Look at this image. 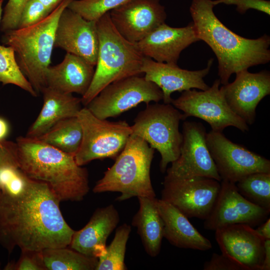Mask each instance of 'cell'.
<instances>
[{"instance_id": "cell-1", "label": "cell", "mask_w": 270, "mask_h": 270, "mask_svg": "<svg viewBox=\"0 0 270 270\" xmlns=\"http://www.w3.org/2000/svg\"><path fill=\"white\" fill-rule=\"evenodd\" d=\"M60 200L46 184L28 178L14 195L0 192V244L10 254L16 248L40 252L68 246L75 232L66 222Z\"/></svg>"}, {"instance_id": "cell-2", "label": "cell", "mask_w": 270, "mask_h": 270, "mask_svg": "<svg viewBox=\"0 0 270 270\" xmlns=\"http://www.w3.org/2000/svg\"><path fill=\"white\" fill-rule=\"evenodd\" d=\"M212 0H192L190 12L196 36L212 50L218 61L220 84L228 83L232 74L270 61V38L242 37L216 17Z\"/></svg>"}, {"instance_id": "cell-3", "label": "cell", "mask_w": 270, "mask_h": 270, "mask_svg": "<svg viewBox=\"0 0 270 270\" xmlns=\"http://www.w3.org/2000/svg\"><path fill=\"white\" fill-rule=\"evenodd\" d=\"M16 142L18 165L26 176L48 185L60 202L83 200L90 190L88 172L74 156L37 138L20 136Z\"/></svg>"}, {"instance_id": "cell-4", "label": "cell", "mask_w": 270, "mask_h": 270, "mask_svg": "<svg viewBox=\"0 0 270 270\" xmlns=\"http://www.w3.org/2000/svg\"><path fill=\"white\" fill-rule=\"evenodd\" d=\"M98 51L92 82L81 98L86 106L106 86L118 80L142 73L144 56L137 42H130L116 30L109 12L96 21Z\"/></svg>"}, {"instance_id": "cell-5", "label": "cell", "mask_w": 270, "mask_h": 270, "mask_svg": "<svg viewBox=\"0 0 270 270\" xmlns=\"http://www.w3.org/2000/svg\"><path fill=\"white\" fill-rule=\"evenodd\" d=\"M72 0H64L42 21L6 32L3 36L4 43L13 48L20 70L38 94L46 87L45 73L50 66L58 19Z\"/></svg>"}, {"instance_id": "cell-6", "label": "cell", "mask_w": 270, "mask_h": 270, "mask_svg": "<svg viewBox=\"0 0 270 270\" xmlns=\"http://www.w3.org/2000/svg\"><path fill=\"white\" fill-rule=\"evenodd\" d=\"M154 150L140 138L131 134L114 164L93 188L94 193L120 192L116 200L132 197L156 198L150 175Z\"/></svg>"}, {"instance_id": "cell-7", "label": "cell", "mask_w": 270, "mask_h": 270, "mask_svg": "<svg viewBox=\"0 0 270 270\" xmlns=\"http://www.w3.org/2000/svg\"><path fill=\"white\" fill-rule=\"evenodd\" d=\"M181 120H184L183 114L171 104L156 102L147 104L139 112L130 126L132 134L140 138L160 152V168L162 173L168 164L180 156L182 140L179 130Z\"/></svg>"}, {"instance_id": "cell-8", "label": "cell", "mask_w": 270, "mask_h": 270, "mask_svg": "<svg viewBox=\"0 0 270 270\" xmlns=\"http://www.w3.org/2000/svg\"><path fill=\"white\" fill-rule=\"evenodd\" d=\"M78 118L82 129V138L74 157L80 166L95 160H115L132 134L130 126L126 121L99 118L86 106L81 109Z\"/></svg>"}, {"instance_id": "cell-9", "label": "cell", "mask_w": 270, "mask_h": 270, "mask_svg": "<svg viewBox=\"0 0 270 270\" xmlns=\"http://www.w3.org/2000/svg\"><path fill=\"white\" fill-rule=\"evenodd\" d=\"M162 90L144 76H134L113 82L103 88L86 106L100 119L118 116L144 102L162 100Z\"/></svg>"}, {"instance_id": "cell-10", "label": "cell", "mask_w": 270, "mask_h": 270, "mask_svg": "<svg viewBox=\"0 0 270 270\" xmlns=\"http://www.w3.org/2000/svg\"><path fill=\"white\" fill-rule=\"evenodd\" d=\"M220 84L217 79L206 90L197 91L192 88L184 91L170 104L183 112L184 120L190 116L200 118L208 123L214 132H222L230 126L242 132L248 131V124L228 104Z\"/></svg>"}, {"instance_id": "cell-11", "label": "cell", "mask_w": 270, "mask_h": 270, "mask_svg": "<svg viewBox=\"0 0 270 270\" xmlns=\"http://www.w3.org/2000/svg\"><path fill=\"white\" fill-rule=\"evenodd\" d=\"M204 176L176 178L166 176L162 200L170 204L188 218L205 220L220 190V182Z\"/></svg>"}, {"instance_id": "cell-12", "label": "cell", "mask_w": 270, "mask_h": 270, "mask_svg": "<svg viewBox=\"0 0 270 270\" xmlns=\"http://www.w3.org/2000/svg\"><path fill=\"white\" fill-rule=\"evenodd\" d=\"M206 140L222 180L236 184L252 173L270 172L269 160L230 141L222 132L211 130Z\"/></svg>"}, {"instance_id": "cell-13", "label": "cell", "mask_w": 270, "mask_h": 270, "mask_svg": "<svg viewBox=\"0 0 270 270\" xmlns=\"http://www.w3.org/2000/svg\"><path fill=\"white\" fill-rule=\"evenodd\" d=\"M182 134L180 156L166 169V176L182 178L204 176L221 182L207 146L204 126L200 122L186 121Z\"/></svg>"}, {"instance_id": "cell-14", "label": "cell", "mask_w": 270, "mask_h": 270, "mask_svg": "<svg viewBox=\"0 0 270 270\" xmlns=\"http://www.w3.org/2000/svg\"><path fill=\"white\" fill-rule=\"evenodd\" d=\"M270 210L248 200L238 192L234 183L222 180L220 190L215 204L204 227L211 230L236 224L254 226L267 218Z\"/></svg>"}, {"instance_id": "cell-15", "label": "cell", "mask_w": 270, "mask_h": 270, "mask_svg": "<svg viewBox=\"0 0 270 270\" xmlns=\"http://www.w3.org/2000/svg\"><path fill=\"white\" fill-rule=\"evenodd\" d=\"M118 32L126 40L138 42L165 22L166 14L160 0H129L109 12Z\"/></svg>"}, {"instance_id": "cell-16", "label": "cell", "mask_w": 270, "mask_h": 270, "mask_svg": "<svg viewBox=\"0 0 270 270\" xmlns=\"http://www.w3.org/2000/svg\"><path fill=\"white\" fill-rule=\"evenodd\" d=\"M54 48L80 56L96 66L98 51L96 21L86 20L66 7L58 22Z\"/></svg>"}, {"instance_id": "cell-17", "label": "cell", "mask_w": 270, "mask_h": 270, "mask_svg": "<svg viewBox=\"0 0 270 270\" xmlns=\"http://www.w3.org/2000/svg\"><path fill=\"white\" fill-rule=\"evenodd\" d=\"M222 254L242 266L244 270H260L265 240L256 229L245 224L228 225L215 230Z\"/></svg>"}, {"instance_id": "cell-18", "label": "cell", "mask_w": 270, "mask_h": 270, "mask_svg": "<svg viewBox=\"0 0 270 270\" xmlns=\"http://www.w3.org/2000/svg\"><path fill=\"white\" fill-rule=\"evenodd\" d=\"M236 74L233 82L220 89L232 110L252 125L256 120L258 104L270 94V73L266 70L252 73L245 70Z\"/></svg>"}, {"instance_id": "cell-19", "label": "cell", "mask_w": 270, "mask_h": 270, "mask_svg": "<svg viewBox=\"0 0 270 270\" xmlns=\"http://www.w3.org/2000/svg\"><path fill=\"white\" fill-rule=\"evenodd\" d=\"M214 60L210 58L206 68L189 70L180 68L177 64L160 62L144 56L142 67L145 78L155 84L162 90L164 104H170L172 93L182 92L192 88L205 90L209 86L204 81L208 74Z\"/></svg>"}, {"instance_id": "cell-20", "label": "cell", "mask_w": 270, "mask_h": 270, "mask_svg": "<svg viewBox=\"0 0 270 270\" xmlns=\"http://www.w3.org/2000/svg\"><path fill=\"white\" fill-rule=\"evenodd\" d=\"M199 40L192 22L182 28L164 22L137 44L144 56L158 62L177 64L181 52Z\"/></svg>"}, {"instance_id": "cell-21", "label": "cell", "mask_w": 270, "mask_h": 270, "mask_svg": "<svg viewBox=\"0 0 270 270\" xmlns=\"http://www.w3.org/2000/svg\"><path fill=\"white\" fill-rule=\"evenodd\" d=\"M120 215L113 204L98 208L89 222L75 231L68 246L88 256L98 258L106 250V242L120 222Z\"/></svg>"}, {"instance_id": "cell-22", "label": "cell", "mask_w": 270, "mask_h": 270, "mask_svg": "<svg viewBox=\"0 0 270 270\" xmlns=\"http://www.w3.org/2000/svg\"><path fill=\"white\" fill-rule=\"evenodd\" d=\"M94 66L80 56L66 53L61 62L47 68L46 86L62 92L83 96L92 82Z\"/></svg>"}, {"instance_id": "cell-23", "label": "cell", "mask_w": 270, "mask_h": 270, "mask_svg": "<svg viewBox=\"0 0 270 270\" xmlns=\"http://www.w3.org/2000/svg\"><path fill=\"white\" fill-rule=\"evenodd\" d=\"M44 103L36 120L29 128L26 136L36 138L60 120L78 116L82 108L81 98L72 94L58 92L48 87L42 91Z\"/></svg>"}, {"instance_id": "cell-24", "label": "cell", "mask_w": 270, "mask_h": 270, "mask_svg": "<svg viewBox=\"0 0 270 270\" xmlns=\"http://www.w3.org/2000/svg\"><path fill=\"white\" fill-rule=\"evenodd\" d=\"M157 206L164 222V237L170 244L178 248L202 251L212 248L210 242L178 208L162 199L157 200Z\"/></svg>"}, {"instance_id": "cell-25", "label": "cell", "mask_w": 270, "mask_h": 270, "mask_svg": "<svg viewBox=\"0 0 270 270\" xmlns=\"http://www.w3.org/2000/svg\"><path fill=\"white\" fill-rule=\"evenodd\" d=\"M139 208L132 224L137 228L146 252L152 257L160 252L164 238V222L158 212L156 198L138 197Z\"/></svg>"}, {"instance_id": "cell-26", "label": "cell", "mask_w": 270, "mask_h": 270, "mask_svg": "<svg viewBox=\"0 0 270 270\" xmlns=\"http://www.w3.org/2000/svg\"><path fill=\"white\" fill-rule=\"evenodd\" d=\"M36 138L64 152L74 156L82 142V125L78 116L66 118Z\"/></svg>"}, {"instance_id": "cell-27", "label": "cell", "mask_w": 270, "mask_h": 270, "mask_svg": "<svg viewBox=\"0 0 270 270\" xmlns=\"http://www.w3.org/2000/svg\"><path fill=\"white\" fill-rule=\"evenodd\" d=\"M68 247L40 251L46 270H96L98 258L86 256Z\"/></svg>"}, {"instance_id": "cell-28", "label": "cell", "mask_w": 270, "mask_h": 270, "mask_svg": "<svg viewBox=\"0 0 270 270\" xmlns=\"http://www.w3.org/2000/svg\"><path fill=\"white\" fill-rule=\"evenodd\" d=\"M246 198L264 208L270 210V172H254L236 184Z\"/></svg>"}, {"instance_id": "cell-29", "label": "cell", "mask_w": 270, "mask_h": 270, "mask_svg": "<svg viewBox=\"0 0 270 270\" xmlns=\"http://www.w3.org/2000/svg\"><path fill=\"white\" fill-rule=\"evenodd\" d=\"M132 228L124 224L118 227L112 242L106 246L105 254L98 258L96 270H126L124 264L126 244Z\"/></svg>"}, {"instance_id": "cell-30", "label": "cell", "mask_w": 270, "mask_h": 270, "mask_svg": "<svg viewBox=\"0 0 270 270\" xmlns=\"http://www.w3.org/2000/svg\"><path fill=\"white\" fill-rule=\"evenodd\" d=\"M0 82L18 86L34 96L38 95L20 70L15 52L10 46L0 45Z\"/></svg>"}, {"instance_id": "cell-31", "label": "cell", "mask_w": 270, "mask_h": 270, "mask_svg": "<svg viewBox=\"0 0 270 270\" xmlns=\"http://www.w3.org/2000/svg\"><path fill=\"white\" fill-rule=\"evenodd\" d=\"M129 0H73L67 8L84 19L97 21L110 10L122 6Z\"/></svg>"}, {"instance_id": "cell-32", "label": "cell", "mask_w": 270, "mask_h": 270, "mask_svg": "<svg viewBox=\"0 0 270 270\" xmlns=\"http://www.w3.org/2000/svg\"><path fill=\"white\" fill-rule=\"evenodd\" d=\"M28 178L18 164L6 165L0 170V192L16 194L24 188Z\"/></svg>"}, {"instance_id": "cell-33", "label": "cell", "mask_w": 270, "mask_h": 270, "mask_svg": "<svg viewBox=\"0 0 270 270\" xmlns=\"http://www.w3.org/2000/svg\"><path fill=\"white\" fill-rule=\"evenodd\" d=\"M50 12L38 0H28L22 12L17 28L35 24L45 18Z\"/></svg>"}, {"instance_id": "cell-34", "label": "cell", "mask_w": 270, "mask_h": 270, "mask_svg": "<svg viewBox=\"0 0 270 270\" xmlns=\"http://www.w3.org/2000/svg\"><path fill=\"white\" fill-rule=\"evenodd\" d=\"M28 0H8L0 22V30L6 32L18 28L22 12Z\"/></svg>"}, {"instance_id": "cell-35", "label": "cell", "mask_w": 270, "mask_h": 270, "mask_svg": "<svg viewBox=\"0 0 270 270\" xmlns=\"http://www.w3.org/2000/svg\"><path fill=\"white\" fill-rule=\"evenodd\" d=\"M20 258L15 263H8L5 270H46L43 264L40 252L22 250Z\"/></svg>"}, {"instance_id": "cell-36", "label": "cell", "mask_w": 270, "mask_h": 270, "mask_svg": "<svg viewBox=\"0 0 270 270\" xmlns=\"http://www.w3.org/2000/svg\"><path fill=\"white\" fill-rule=\"evenodd\" d=\"M214 6L220 4H234L236 10L242 14L249 9H254L270 14V2L266 0H212Z\"/></svg>"}, {"instance_id": "cell-37", "label": "cell", "mask_w": 270, "mask_h": 270, "mask_svg": "<svg viewBox=\"0 0 270 270\" xmlns=\"http://www.w3.org/2000/svg\"><path fill=\"white\" fill-rule=\"evenodd\" d=\"M204 270H244L243 267L233 260L222 254L214 253L210 260L204 264Z\"/></svg>"}, {"instance_id": "cell-38", "label": "cell", "mask_w": 270, "mask_h": 270, "mask_svg": "<svg viewBox=\"0 0 270 270\" xmlns=\"http://www.w3.org/2000/svg\"><path fill=\"white\" fill-rule=\"evenodd\" d=\"M18 164L16 142L6 140H0V170L6 165Z\"/></svg>"}, {"instance_id": "cell-39", "label": "cell", "mask_w": 270, "mask_h": 270, "mask_svg": "<svg viewBox=\"0 0 270 270\" xmlns=\"http://www.w3.org/2000/svg\"><path fill=\"white\" fill-rule=\"evenodd\" d=\"M270 270V239L264 242V254L260 270Z\"/></svg>"}, {"instance_id": "cell-40", "label": "cell", "mask_w": 270, "mask_h": 270, "mask_svg": "<svg viewBox=\"0 0 270 270\" xmlns=\"http://www.w3.org/2000/svg\"><path fill=\"white\" fill-rule=\"evenodd\" d=\"M257 232L265 240L270 239V219L262 223L258 228L256 229Z\"/></svg>"}, {"instance_id": "cell-41", "label": "cell", "mask_w": 270, "mask_h": 270, "mask_svg": "<svg viewBox=\"0 0 270 270\" xmlns=\"http://www.w3.org/2000/svg\"><path fill=\"white\" fill-rule=\"evenodd\" d=\"M9 132V125L6 120L0 117V140H6Z\"/></svg>"}, {"instance_id": "cell-42", "label": "cell", "mask_w": 270, "mask_h": 270, "mask_svg": "<svg viewBox=\"0 0 270 270\" xmlns=\"http://www.w3.org/2000/svg\"><path fill=\"white\" fill-rule=\"evenodd\" d=\"M52 12L64 0H38Z\"/></svg>"}, {"instance_id": "cell-43", "label": "cell", "mask_w": 270, "mask_h": 270, "mask_svg": "<svg viewBox=\"0 0 270 270\" xmlns=\"http://www.w3.org/2000/svg\"><path fill=\"white\" fill-rule=\"evenodd\" d=\"M4 0H0V23L2 20V5L3 3Z\"/></svg>"}]
</instances>
